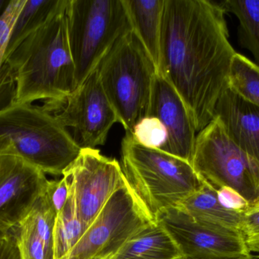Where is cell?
I'll return each mask as SVG.
<instances>
[{
  "mask_svg": "<svg viewBox=\"0 0 259 259\" xmlns=\"http://www.w3.org/2000/svg\"><path fill=\"white\" fill-rule=\"evenodd\" d=\"M102 86L126 133L147 115L157 68L132 30L123 35L97 68Z\"/></svg>",
  "mask_w": 259,
  "mask_h": 259,
  "instance_id": "cell-5",
  "label": "cell"
},
{
  "mask_svg": "<svg viewBox=\"0 0 259 259\" xmlns=\"http://www.w3.org/2000/svg\"><path fill=\"white\" fill-rule=\"evenodd\" d=\"M0 259H21L15 230L0 237Z\"/></svg>",
  "mask_w": 259,
  "mask_h": 259,
  "instance_id": "cell-28",
  "label": "cell"
},
{
  "mask_svg": "<svg viewBox=\"0 0 259 259\" xmlns=\"http://www.w3.org/2000/svg\"><path fill=\"white\" fill-rule=\"evenodd\" d=\"M48 180L45 173L19 158L0 157V237L18 228Z\"/></svg>",
  "mask_w": 259,
  "mask_h": 259,
  "instance_id": "cell-12",
  "label": "cell"
},
{
  "mask_svg": "<svg viewBox=\"0 0 259 259\" xmlns=\"http://www.w3.org/2000/svg\"><path fill=\"white\" fill-rule=\"evenodd\" d=\"M191 164L216 191L228 187L250 203L258 201L259 162L231 139L216 117L196 135Z\"/></svg>",
  "mask_w": 259,
  "mask_h": 259,
  "instance_id": "cell-7",
  "label": "cell"
},
{
  "mask_svg": "<svg viewBox=\"0 0 259 259\" xmlns=\"http://www.w3.org/2000/svg\"><path fill=\"white\" fill-rule=\"evenodd\" d=\"M122 170L139 205L153 221L178 208L205 182L188 161L139 144L126 133L121 144Z\"/></svg>",
  "mask_w": 259,
  "mask_h": 259,
  "instance_id": "cell-4",
  "label": "cell"
},
{
  "mask_svg": "<svg viewBox=\"0 0 259 259\" xmlns=\"http://www.w3.org/2000/svg\"><path fill=\"white\" fill-rule=\"evenodd\" d=\"M63 0H26L11 30L6 48V59L54 13Z\"/></svg>",
  "mask_w": 259,
  "mask_h": 259,
  "instance_id": "cell-19",
  "label": "cell"
},
{
  "mask_svg": "<svg viewBox=\"0 0 259 259\" xmlns=\"http://www.w3.org/2000/svg\"><path fill=\"white\" fill-rule=\"evenodd\" d=\"M255 255H259V254H255Z\"/></svg>",
  "mask_w": 259,
  "mask_h": 259,
  "instance_id": "cell-31",
  "label": "cell"
},
{
  "mask_svg": "<svg viewBox=\"0 0 259 259\" xmlns=\"http://www.w3.org/2000/svg\"><path fill=\"white\" fill-rule=\"evenodd\" d=\"M229 88L259 108V66L240 53L234 55L228 78Z\"/></svg>",
  "mask_w": 259,
  "mask_h": 259,
  "instance_id": "cell-23",
  "label": "cell"
},
{
  "mask_svg": "<svg viewBox=\"0 0 259 259\" xmlns=\"http://www.w3.org/2000/svg\"><path fill=\"white\" fill-rule=\"evenodd\" d=\"M241 259H259V255H255V254H251V255H249V256L246 257V258Z\"/></svg>",
  "mask_w": 259,
  "mask_h": 259,
  "instance_id": "cell-30",
  "label": "cell"
},
{
  "mask_svg": "<svg viewBox=\"0 0 259 259\" xmlns=\"http://www.w3.org/2000/svg\"><path fill=\"white\" fill-rule=\"evenodd\" d=\"M56 218V214L41 195L15 229L21 259H54Z\"/></svg>",
  "mask_w": 259,
  "mask_h": 259,
  "instance_id": "cell-15",
  "label": "cell"
},
{
  "mask_svg": "<svg viewBox=\"0 0 259 259\" xmlns=\"http://www.w3.org/2000/svg\"><path fill=\"white\" fill-rule=\"evenodd\" d=\"M214 117L231 139L259 162V108L228 88L216 104Z\"/></svg>",
  "mask_w": 259,
  "mask_h": 259,
  "instance_id": "cell-14",
  "label": "cell"
},
{
  "mask_svg": "<svg viewBox=\"0 0 259 259\" xmlns=\"http://www.w3.org/2000/svg\"><path fill=\"white\" fill-rule=\"evenodd\" d=\"M178 208L203 226L240 234L242 214L225 209L218 200L217 191L208 184L187 198Z\"/></svg>",
  "mask_w": 259,
  "mask_h": 259,
  "instance_id": "cell-17",
  "label": "cell"
},
{
  "mask_svg": "<svg viewBox=\"0 0 259 259\" xmlns=\"http://www.w3.org/2000/svg\"><path fill=\"white\" fill-rule=\"evenodd\" d=\"M69 196V185L64 176L60 180H48L42 193V197L56 216L65 206Z\"/></svg>",
  "mask_w": 259,
  "mask_h": 259,
  "instance_id": "cell-26",
  "label": "cell"
},
{
  "mask_svg": "<svg viewBox=\"0 0 259 259\" xmlns=\"http://www.w3.org/2000/svg\"><path fill=\"white\" fill-rule=\"evenodd\" d=\"M136 36L158 71L164 0H122Z\"/></svg>",
  "mask_w": 259,
  "mask_h": 259,
  "instance_id": "cell-16",
  "label": "cell"
},
{
  "mask_svg": "<svg viewBox=\"0 0 259 259\" xmlns=\"http://www.w3.org/2000/svg\"><path fill=\"white\" fill-rule=\"evenodd\" d=\"M225 9L212 0H164L158 72L175 88L196 132L214 118L237 51Z\"/></svg>",
  "mask_w": 259,
  "mask_h": 259,
  "instance_id": "cell-1",
  "label": "cell"
},
{
  "mask_svg": "<svg viewBox=\"0 0 259 259\" xmlns=\"http://www.w3.org/2000/svg\"><path fill=\"white\" fill-rule=\"evenodd\" d=\"M182 254L168 233L158 222L128 240L112 259H181Z\"/></svg>",
  "mask_w": 259,
  "mask_h": 259,
  "instance_id": "cell-18",
  "label": "cell"
},
{
  "mask_svg": "<svg viewBox=\"0 0 259 259\" xmlns=\"http://www.w3.org/2000/svg\"><path fill=\"white\" fill-rule=\"evenodd\" d=\"M217 197L219 203L225 209L239 214L244 212L251 204L240 193L228 187L219 189L217 191Z\"/></svg>",
  "mask_w": 259,
  "mask_h": 259,
  "instance_id": "cell-27",
  "label": "cell"
},
{
  "mask_svg": "<svg viewBox=\"0 0 259 259\" xmlns=\"http://www.w3.org/2000/svg\"><path fill=\"white\" fill-rule=\"evenodd\" d=\"M76 212L89 228L112 196L125 185L122 167L97 149H82L64 171Z\"/></svg>",
  "mask_w": 259,
  "mask_h": 259,
  "instance_id": "cell-10",
  "label": "cell"
},
{
  "mask_svg": "<svg viewBox=\"0 0 259 259\" xmlns=\"http://www.w3.org/2000/svg\"><path fill=\"white\" fill-rule=\"evenodd\" d=\"M154 222L126 181L63 259H112L128 240Z\"/></svg>",
  "mask_w": 259,
  "mask_h": 259,
  "instance_id": "cell-8",
  "label": "cell"
},
{
  "mask_svg": "<svg viewBox=\"0 0 259 259\" xmlns=\"http://www.w3.org/2000/svg\"><path fill=\"white\" fill-rule=\"evenodd\" d=\"M258 202H259V199H258Z\"/></svg>",
  "mask_w": 259,
  "mask_h": 259,
  "instance_id": "cell-32",
  "label": "cell"
},
{
  "mask_svg": "<svg viewBox=\"0 0 259 259\" xmlns=\"http://www.w3.org/2000/svg\"><path fill=\"white\" fill-rule=\"evenodd\" d=\"M66 15L77 88L132 29L122 0H68Z\"/></svg>",
  "mask_w": 259,
  "mask_h": 259,
  "instance_id": "cell-6",
  "label": "cell"
},
{
  "mask_svg": "<svg viewBox=\"0 0 259 259\" xmlns=\"http://www.w3.org/2000/svg\"><path fill=\"white\" fill-rule=\"evenodd\" d=\"M88 227L79 218L70 194L62 211L56 216L53 230L54 259H63L78 243Z\"/></svg>",
  "mask_w": 259,
  "mask_h": 259,
  "instance_id": "cell-22",
  "label": "cell"
},
{
  "mask_svg": "<svg viewBox=\"0 0 259 259\" xmlns=\"http://www.w3.org/2000/svg\"><path fill=\"white\" fill-rule=\"evenodd\" d=\"M65 128L74 132V141L82 149L104 145L118 117L94 70L62 103L44 105Z\"/></svg>",
  "mask_w": 259,
  "mask_h": 259,
  "instance_id": "cell-9",
  "label": "cell"
},
{
  "mask_svg": "<svg viewBox=\"0 0 259 259\" xmlns=\"http://www.w3.org/2000/svg\"><path fill=\"white\" fill-rule=\"evenodd\" d=\"M240 235L251 254H259V202L242 213Z\"/></svg>",
  "mask_w": 259,
  "mask_h": 259,
  "instance_id": "cell-25",
  "label": "cell"
},
{
  "mask_svg": "<svg viewBox=\"0 0 259 259\" xmlns=\"http://www.w3.org/2000/svg\"><path fill=\"white\" fill-rule=\"evenodd\" d=\"M131 135L139 144L149 149L162 151L167 143V133L164 125L153 117L142 119Z\"/></svg>",
  "mask_w": 259,
  "mask_h": 259,
  "instance_id": "cell-24",
  "label": "cell"
},
{
  "mask_svg": "<svg viewBox=\"0 0 259 259\" xmlns=\"http://www.w3.org/2000/svg\"><path fill=\"white\" fill-rule=\"evenodd\" d=\"M146 117L158 119L167 133L162 152L191 164L196 131L190 114L175 88L157 71Z\"/></svg>",
  "mask_w": 259,
  "mask_h": 259,
  "instance_id": "cell-13",
  "label": "cell"
},
{
  "mask_svg": "<svg viewBox=\"0 0 259 259\" xmlns=\"http://www.w3.org/2000/svg\"><path fill=\"white\" fill-rule=\"evenodd\" d=\"M226 13L239 21V45L249 50L259 66V0H224L220 2Z\"/></svg>",
  "mask_w": 259,
  "mask_h": 259,
  "instance_id": "cell-21",
  "label": "cell"
},
{
  "mask_svg": "<svg viewBox=\"0 0 259 259\" xmlns=\"http://www.w3.org/2000/svg\"><path fill=\"white\" fill-rule=\"evenodd\" d=\"M26 0L9 1L0 14V110L15 103L16 85L6 57L11 30Z\"/></svg>",
  "mask_w": 259,
  "mask_h": 259,
  "instance_id": "cell-20",
  "label": "cell"
},
{
  "mask_svg": "<svg viewBox=\"0 0 259 259\" xmlns=\"http://www.w3.org/2000/svg\"><path fill=\"white\" fill-rule=\"evenodd\" d=\"M8 3H9V1H7V0H0V14L4 10L6 6H7Z\"/></svg>",
  "mask_w": 259,
  "mask_h": 259,
  "instance_id": "cell-29",
  "label": "cell"
},
{
  "mask_svg": "<svg viewBox=\"0 0 259 259\" xmlns=\"http://www.w3.org/2000/svg\"><path fill=\"white\" fill-rule=\"evenodd\" d=\"M62 4L7 59L16 85L15 103H62L76 88L70 50L67 5Z\"/></svg>",
  "mask_w": 259,
  "mask_h": 259,
  "instance_id": "cell-2",
  "label": "cell"
},
{
  "mask_svg": "<svg viewBox=\"0 0 259 259\" xmlns=\"http://www.w3.org/2000/svg\"><path fill=\"white\" fill-rule=\"evenodd\" d=\"M81 150L44 106L14 103L0 110V157H15L45 174L62 176Z\"/></svg>",
  "mask_w": 259,
  "mask_h": 259,
  "instance_id": "cell-3",
  "label": "cell"
},
{
  "mask_svg": "<svg viewBox=\"0 0 259 259\" xmlns=\"http://www.w3.org/2000/svg\"><path fill=\"white\" fill-rule=\"evenodd\" d=\"M156 222L173 239L184 259H241L251 255L240 234L203 226L181 208L164 211Z\"/></svg>",
  "mask_w": 259,
  "mask_h": 259,
  "instance_id": "cell-11",
  "label": "cell"
}]
</instances>
